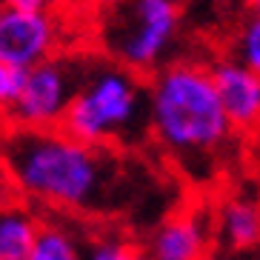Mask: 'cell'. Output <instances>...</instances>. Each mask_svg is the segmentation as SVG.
<instances>
[{
  "instance_id": "cell-1",
  "label": "cell",
  "mask_w": 260,
  "mask_h": 260,
  "mask_svg": "<svg viewBox=\"0 0 260 260\" xmlns=\"http://www.w3.org/2000/svg\"><path fill=\"white\" fill-rule=\"evenodd\" d=\"M0 157L9 186L29 206L92 214L115 194V152L86 146L63 129H12Z\"/></svg>"
},
{
  "instance_id": "cell-2",
  "label": "cell",
  "mask_w": 260,
  "mask_h": 260,
  "mask_svg": "<svg viewBox=\"0 0 260 260\" xmlns=\"http://www.w3.org/2000/svg\"><path fill=\"white\" fill-rule=\"evenodd\" d=\"M146 129L160 152L186 175L209 180L235 129L212 86L209 63L175 57L149 75L146 83Z\"/></svg>"
},
{
  "instance_id": "cell-3",
  "label": "cell",
  "mask_w": 260,
  "mask_h": 260,
  "mask_svg": "<svg viewBox=\"0 0 260 260\" xmlns=\"http://www.w3.org/2000/svg\"><path fill=\"white\" fill-rule=\"evenodd\" d=\"M146 77L109 57H83L80 80L60 129L94 149H129L149 138Z\"/></svg>"
},
{
  "instance_id": "cell-4",
  "label": "cell",
  "mask_w": 260,
  "mask_h": 260,
  "mask_svg": "<svg viewBox=\"0 0 260 260\" xmlns=\"http://www.w3.org/2000/svg\"><path fill=\"white\" fill-rule=\"evenodd\" d=\"M183 31L180 0H103L98 43L103 57L140 77L175 60Z\"/></svg>"
},
{
  "instance_id": "cell-5",
  "label": "cell",
  "mask_w": 260,
  "mask_h": 260,
  "mask_svg": "<svg viewBox=\"0 0 260 260\" xmlns=\"http://www.w3.org/2000/svg\"><path fill=\"white\" fill-rule=\"evenodd\" d=\"M80 66H83V57L54 54L49 60L20 72L6 123H12V129L26 132L60 129L80 80Z\"/></svg>"
},
{
  "instance_id": "cell-6",
  "label": "cell",
  "mask_w": 260,
  "mask_h": 260,
  "mask_svg": "<svg viewBox=\"0 0 260 260\" xmlns=\"http://www.w3.org/2000/svg\"><path fill=\"white\" fill-rule=\"evenodd\" d=\"M63 23L54 12H26L0 6V63L26 72L60 54Z\"/></svg>"
},
{
  "instance_id": "cell-7",
  "label": "cell",
  "mask_w": 260,
  "mask_h": 260,
  "mask_svg": "<svg viewBox=\"0 0 260 260\" xmlns=\"http://www.w3.org/2000/svg\"><path fill=\"white\" fill-rule=\"evenodd\" d=\"M214 240L212 214L200 206H180L154 223L143 237V260H206Z\"/></svg>"
},
{
  "instance_id": "cell-8",
  "label": "cell",
  "mask_w": 260,
  "mask_h": 260,
  "mask_svg": "<svg viewBox=\"0 0 260 260\" xmlns=\"http://www.w3.org/2000/svg\"><path fill=\"white\" fill-rule=\"evenodd\" d=\"M212 86L223 106V115L229 117V126L237 132L260 129V77L252 75L243 63H237L232 54H223L209 63Z\"/></svg>"
},
{
  "instance_id": "cell-9",
  "label": "cell",
  "mask_w": 260,
  "mask_h": 260,
  "mask_svg": "<svg viewBox=\"0 0 260 260\" xmlns=\"http://www.w3.org/2000/svg\"><path fill=\"white\" fill-rule=\"evenodd\" d=\"M214 237L226 249L246 252L260 246V200L252 194H229L212 214Z\"/></svg>"
},
{
  "instance_id": "cell-10",
  "label": "cell",
  "mask_w": 260,
  "mask_h": 260,
  "mask_svg": "<svg viewBox=\"0 0 260 260\" xmlns=\"http://www.w3.org/2000/svg\"><path fill=\"white\" fill-rule=\"evenodd\" d=\"M40 229L29 203H0V260H26Z\"/></svg>"
},
{
  "instance_id": "cell-11",
  "label": "cell",
  "mask_w": 260,
  "mask_h": 260,
  "mask_svg": "<svg viewBox=\"0 0 260 260\" xmlns=\"http://www.w3.org/2000/svg\"><path fill=\"white\" fill-rule=\"evenodd\" d=\"M26 260H83V237L77 235L69 220L60 217L40 220Z\"/></svg>"
},
{
  "instance_id": "cell-12",
  "label": "cell",
  "mask_w": 260,
  "mask_h": 260,
  "mask_svg": "<svg viewBox=\"0 0 260 260\" xmlns=\"http://www.w3.org/2000/svg\"><path fill=\"white\" fill-rule=\"evenodd\" d=\"M83 260H143V252L129 235L109 229L83 240Z\"/></svg>"
},
{
  "instance_id": "cell-13",
  "label": "cell",
  "mask_w": 260,
  "mask_h": 260,
  "mask_svg": "<svg viewBox=\"0 0 260 260\" xmlns=\"http://www.w3.org/2000/svg\"><path fill=\"white\" fill-rule=\"evenodd\" d=\"M232 57L243 63L252 75L260 77V15H249L240 20V26L232 35Z\"/></svg>"
},
{
  "instance_id": "cell-14",
  "label": "cell",
  "mask_w": 260,
  "mask_h": 260,
  "mask_svg": "<svg viewBox=\"0 0 260 260\" xmlns=\"http://www.w3.org/2000/svg\"><path fill=\"white\" fill-rule=\"evenodd\" d=\"M17 80H20V72L9 69L6 63H0V120H6V115H9L12 98L17 92Z\"/></svg>"
},
{
  "instance_id": "cell-15",
  "label": "cell",
  "mask_w": 260,
  "mask_h": 260,
  "mask_svg": "<svg viewBox=\"0 0 260 260\" xmlns=\"http://www.w3.org/2000/svg\"><path fill=\"white\" fill-rule=\"evenodd\" d=\"M60 0H0V6L26 9V12H54Z\"/></svg>"
},
{
  "instance_id": "cell-16",
  "label": "cell",
  "mask_w": 260,
  "mask_h": 260,
  "mask_svg": "<svg viewBox=\"0 0 260 260\" xmlns=\"http://www.w3.org/2000/svg\"><path fill=\"white\" fill-rule=\"evenodd\" d=\"M249 12H252V15H260V0H249Z\"/></svg>"
}]
</instances>
